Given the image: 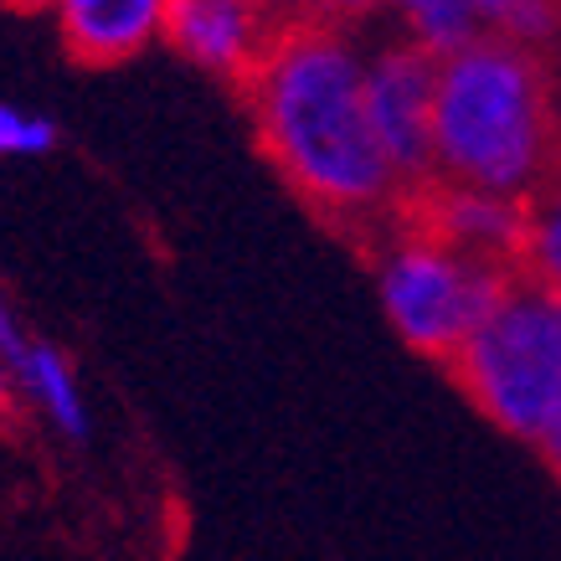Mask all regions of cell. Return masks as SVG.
I'll return each mask as SVG.
<instances>
[{"label": "cell", "mask_w": 561, "mask_h": 561, "mask_svg": "<svg viewBox=\"0 0 561 561\" xmlns=\"http://www.w3.org/2000/svg\"><path fill=\"white\" fill-rule=\"evenodd\" d=\"M520 273L561 289V165L551 171V181H546L526 206V253H520Z\"/></svg>", "instance_id": "8fae6325"}, {"label": "cell", "mask_w": 561, "mask_h": 561, "mask_svg": "<svg viewBox=\"0 0 561 561\" xmlns=\"http://www.w3.org/2000/svg\"><path fill=\"white\" fill-rule=\"evenodd\" d=\"M57 124L42 108L0 99V160H42L57 150Z\"/></svg>", "instance_id": "7c38bea8"}, {"label": "cell", "mask_w": 561, "mask_h": 561, "mask_svg": "<svg viewBox=\"0 0 561 561\" xmlns=\"http://www.w3.org/2000/svg\"><path fill=\"white\" fill-rule=\"evenodd\" d=\"M391 0H294V16L324 21V26H351L366 32L371 21H387Z\"/></svg>", "instance_id": "4fadbf2b"}, {"label": "cell", "mask_w": 561, "mask_h": 561, "mask_svg": "<svg viewBox=\"0 0 561 561\" xmlns=\"http://www.w3.org/2000/svg\"><path fill=\"white\" fill-rule=\"evenodd\" d=\"M21 345H26V330L16 324L5 294H0V423H11L21 412V402H16V351Z\"/></svg>", "instance_id": "5bb4252c"}, {"label": "cell", "mask_w": 561, "mask_h": 561, "mask_svg": "<svg viewBox=\"0 0 561 561\" xmlns=\"http://www.w3.org/2000/svg\"><path fill=\"white\" fill-rule=\"evenodd\" d=\"M253 5H268V11H284V16H294V0H253Z\"/></svg>", "instance_id": "e0dca14e"}, {"label": "cell", "mask_w": 561, "mask_h": 561, "mask_svg": "<svg viewBox=\"0 0 561 561\" xmlns=\"http://www.w3.org/2000/svg\"><path fill=\"white\" fill-rule=\"evenodd\" d=\"M561 165V62L511 36L438 57L433 181L530 202Z\"/></svg>", "instance_id": "7a4b0ae2"}, {"label": "cell", "mask_w": 561, "mask_h": 561, "mask_svg": "<svg viewBox=\"0 0 561 561\" xmlns=\"http://www.w3.org/2000/svg\"><path fill=\"white\" fill-rule=\"evenodd\" d=\"M366 263H371L376 305L397 330V341L438 366H448L469 345V335L490 320L500 294L520 273L448 248L417 217H402L387 232H376L366 242Z\"/></svg>", "instance_id": "3957f363"}, {"label": "cell", "mask_w": 561, "mask_h": 561, "mask_svg": "<svg viewBox=\"0 0 561 561\" xmlns=\"http://www.w3.org/2000/svg\"><path fill=\"white\" fill-rule=\"evenodd\" d=\"M541 459L551 463V474L561 479V423L551 427V433H546V443H541Z\"/></svg>", "instance_id": "9a60e30c"}, {"label": "cell", "mask_w": 561, "mask_h": 561, "mask_svg": "<svg viewBox=\"0 0 561 561\" xmlns=\"http://www.w3.org/2000/svg\"><path fill=\"white\" fill-rule=\"evenodd\" d=\"M505 11V0H391V32H402L433 57L469 47L479 36L494 32V16Z\"/></svg>", "instance_id": "30bf717a"}, {"label": "cell", "mask_w": 561, "mask_h": 561, "mask_svg": "<svg viewBox=\"0 0 561 561\" xmlns=\"http://www.w3.org/2000/svg\"><path fill=\"white\" fill-rule=\"evenodd\" d=\"M5 5H16V11H57V0H5Z\"/></svg>", "instance_id": "2e32d148"}, {"label": "cell", "mask_w": 561, "mask_h": 561, "mask_svg": "<svg viewBox=\"0 0 561 561\" xmlns=\"http://www.w3.org/2000/svg\"><path fill=\"white\" fill-rule=\"evenodd\" d=\"M175 0H57V36L83 68H119L150 47H165Z\"/></svg>", "instance_id": "ba28073f"}, {"label": "cell", "mask_w": 561, "mask_h": 561, "mask_svg": "<svg viewBox=\"0 0 561 561\" xmlns=\"http://www.w3.org/2000/svg\"><path fill=\"white\" fill-rule=\"evenodd\" d=\"M448 376L500 433L541 448L561 423V289L515 273Z\"/></svg>", "instance_id": "277c9868"}, {"label": "cell", "mask_w": 561, "mask_h": 561, "mask_svg": "<svg viewBox=\"0 0 561 561\" xmlns=\"http://www.w3.org/2000/svg\"><path fill=\"white\" fill-rule=\"evenodd\" d=\"M366 32L289 16L268 62L242 88L257 150L284 186L360 248L412 206L366 108Z\"/></svg>", "instance_id": "6da1fadb"}, {"label": "cell", "mask_w": 561, "mask_h": 561, "mask_svg": "<svg viewBox=\"0 0 561 561\" xmlns=\"http://www.w3.org/2000/svg\"><path fill=\"white\" fill-rule=\"evenodd\" d=\"M526 206L515 196H494L479 186H454V181H433L412 196L408 217H417L427 232H438L448 248L469 257H484L494 268H520L526 253Z\"/></svg>", "instance_id": "52a82bcc"}, {"label": "cell", "mask_w": 561, "mask_h": 561, "mask_svg": "<svg viewBox=\"0 0 561 561\" xmlns=\"http://www.w3.org/2000/svg\"><path fill=\"white\" fill-rule=\"evenodd\" d=\"M16 402L21 412H32L51 438L62 443H88L93 438V402L78 376V360L51 341L26 335L16 351Z\"/></svg>", "instance_id": "9c48e42d"}, {"label": "cell", "mask_w": 561, "mask_h": 561, "mask_svg": "<svg viewBox=\"0 0 561 561\" xmlns=\"http://www.w3.org/2000/svg\"><path fill=\"white\" fill-rule=\"evenodd\" d=\"M284 21H289L284 11L253 0H175L165 21V47L196 72L242 93L253 72L268 62Z\"/></svg>", "instance_id": "8992f818"}, {"label": "cell", "mask_w": 561, "mask_h": 561, "mask_svg": "<svg viewBox=\"0 0 561 561\" xmlns=\"http://www.w3.org/2000/svg\"><path fill=\"white\" fill-rule=\"evenodd\" d=\"M433 93H438V57L433 51H423L402 32L371 36L366 108H371L381 150L412 196L433 186Z\"/></svg>", "instance_id": "5b68a950"}]
</instances>
